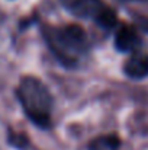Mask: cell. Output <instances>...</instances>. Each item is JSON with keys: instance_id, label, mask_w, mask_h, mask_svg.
Here are the masks:
<instances>
[{"instance_id": "6da1fadb", "label": "cell", "mask_w": 148, "mask_h": 150, "mask_svg": "<svg viewBox=\"0 0 148 150\" xmlns=\"http://www.w3.org/2000/svg\"><path fill=\"white\" fill-rule=\"evenodd\" d=\"M18 98L28 118L41 128L51 127L52 96L48 88L36 77H23L18 88Z\"/></svg>"}, {"instance_id": "7a4b0ae2", "label": "cell", "mask_w": 148, "mask_h": 150, "mask_svg": "<svg viewBox=\"0 0 148 150\" xmlns=\"http://www.w3.org/2000/svg\"><path fill=\"white\" fill-rule=\"evenodd\" d=\"M44 37L54 55L67 67L76 66L79 57L87 50V35L79 25H65L61 28L47 26Z\"/></svg>"}, {"instance_id": "3957f363", "label": "cell", "mask_w": 148, "mask_h": 150, "mask_svg": "<svg viewBox=\"0 0 148 150\" xmlns=\"http://www.w3.org/2000/svg\"><path fill=\"white\" fill-rule=\"evenodd\" d=\"M64 7L77 18H92L102 28L116 25V13L102 0H61Z\"/></svg>"}, {"instance_id": "277c9868", "label": "cell", "mask_w": 148, "mask_h": 150, "mask_svg": "<svg viewBox=\"0 0 148 150\" xmlns=\"http://www.w3.org/2000/svg\"><path fill=\"white\" fill-rule=\"evenodd\" d=\"M123 71L126 76L132 77V79H142L148 76V54L147 52H135L132 54L125 66H123Z\"/></svg>"}, {"instance_id": "5b68a950", "label": "cell", "mask_w": 148, "mask_h": 150, "mask_svg": "<svg viewBox=\"0 0 148 150\" xmlns=\"http://www.w3.org/2000/svg\"><path fill=\"white\" fill-rule=\"evenodd\" d=\"M138 42V35L131 25H122L115 35V47L122 52L134 50Z\"/></svg>"}, {"instance_id": "8992f818", "label": "cell", "mask_w": 148, "mask_h": 150, "mask_svg": "<svg viewBox=\"0 0 148 150\" xmlns=\"http://www.w3.org/2000/svg\"><path fill=\"white\" fill-rule=\"evenodd\" d=\"M121 146V139L116 134L99 136L90 144L89 150H118Z\"/></svg>"}, {"instance_id": "52a82bcc", "label": "cell", "mask_w": 148, "mask_h": 150, "mask_svg": "<svg viewBox=\"0 0 148 150\" xmlns=\"http://www.w3.org/2000/svg\"><path fill=\"white\" fill-rule=\"evenodd\" d=\"M9 142H10L12 146L20 147V149L25 147V146L28 144L26 136H25V134H18V133H10V134H9Z\"/></svg>"}]
</instances>
